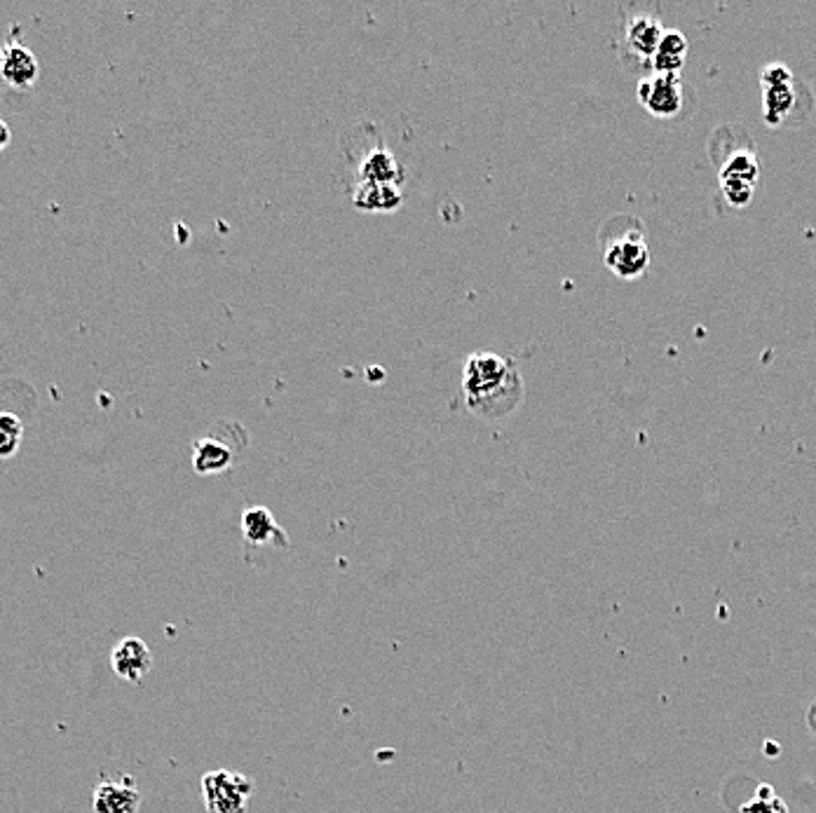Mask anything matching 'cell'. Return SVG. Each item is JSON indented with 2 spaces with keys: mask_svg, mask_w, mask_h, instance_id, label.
Wrapping results in <instances>:
<instances>
[{
  "mask_svg": "<svg viewBox=\"0 0 816 813\" xmlns=\"http://www.w3.org/2000/svg\"><path fill=\"white\" fill-rule=\"evenodd\" d=\"M603 260L612 275L626 281L638 279L646 272L650 268V248L640 228L624 232L620 238H612L603 248Z\"/></svg>",
  "mask_w": 816,
  "mask_h": 813,
  "instance_id": "cell-3",
  "label": "cell"
},
{
  "mask_svg": "<svg viewBox=\"0 0 816 813\" xmlns=\"http://www.w3.org/2000/svg\"><path fill=\"white\" fill-rule=\"evenodd\" d=\"M638 101L652 118H676L683 111L679 75H652L638 83Z\"/></svg>",
  "mask_w": 816,
  "mask_h": 813,
  "instance_id": "cell-4",
  "label": "cell"
},
{
  "mask_svg": "<svg viewBox=\"0 0 816 813\" xmlns=\"http://www.w3.org/2000/svg\"><path fill=\"white\" fill-rule=\"evenodd\" d=\"M795 104H797V94H795L793 83L777 85V87H763L765 122L772 124V128H779V124L793 113Z\"/></svg>",
  "mask_w": 816,
  "mask_h": 813,
  "instance_id": "cell-14",
  "label": "cell"
},
{
  "mask_svg": "<svg viewBox=\"0 0 816 813\" xmlns=\"http://www.w3.org/2000/svg\"><path fill=\"white\" fill-rule=\"evenodd\" d=\"M242 535L251 546H273V549H289V535L275 521V515L265 507H249L242 513Z\"/></svg>",
  "mask_w": 816,
  "mask_h": 813,
  "instance_id": "cell-8",
  "label": "cell"
},
{
  "mask_svg": "<svg viewBox=\"0 0 816 813\" xmlns=\"http://www.w3.org/2000/svg\"><path fill=\"white\" fill-rule=\"evenodd\" d=\"M667 28L659 24L650 14H636L626 22V45L629 50L643 59H650L657 54L659 43H662Z\"/></svg>",
  "mask_w": 816,
  "mask_h": 813,
  "instance_id": "cell-10",
  "label": "cell"
},
{
  "mask_svg": "<svg viewBox=\"0 0 816 813\" xmlns=\"http://www.w3.org/2000/svg\"><path fill=\"white\" fill-rule=\"evenodd\" d=\"M807 720H809V727L816 731V703H814V706L809 708V715H807Z\"/></svg>",
  "mask_w": 816,
  "mask_h": 813,
  "instance_id": "cell-20",
  "label": "cell"
},
{
  "mask_svg": "<svg viewBox=\"0 0 816 813\" xmlns=\"http://www.w3.org/2000/svg\"><path fill=\"white\" fill-rule=\"evenodd\" d=\"M357 177H359V183H383V185L401 187L406 171L395 155L387 150V146L375 144L373 148L364 153V158L359 160Z\"/></svg>",
  "mask_w": 816,
  "mask_h": 813,
  "instance_id": "cell-9",
  "label": "cell"
},
{
  "mask_svg": "<svg viewBox=\"0 0 816 813\" xmlns=\"http://www.w3.org/2000/svg\"><path fill=\"white\" fill-rule=\"evenodd\" d=\"M24 439V422L14 413H0V460L12 458Z\"/></svg>",
  "mask_w": 816,
  "mask_h": 813,
  "instance_id": "cell-16",
  "label": "cell"
},
{
  "mask_svg": "<svg viewBox=\"0 0 816 813\" xmlns=\"http://www.w3.org/2000/svg\"><path fill=\"white\" fill-rule=\"evenodd\" d=\"M200 790L207 813H249L256 786L242 772L212 769L202 774Z\"/></svg>",
  "mask_w": 816,
  "mask_h": 813,
  "instance_id": "cell-2",
  "label": "cell"
},
{
  "mask_svg": "<svg viewBox=\"0 0 816 813\" xmlns=\"http://www.w3.org/2000/svg\"><path fill=\"white\" fill-rule=\"evenodd\" d=\"M465 405L481 420H505L524 401V378L514 359L495 352H475L463 366Z\"/></svg>",
  "mask_w": 816,
  "mask_h": 813,
  "instance_id": "cell-1",
  "label": "cell"
},
{
  "mask_svg": "<svg viewBox=\"0 0 816 813\" xmlns=\"http://www.w3.org/2000/svg\"><path fill=\"white\" fill-rule=\"evenodd\" d=\"M687 57V38L681 31H667L659 50L652 57V69L657 75H679Z\"/></svg>",
  "mask_w": 816,
  "mask_h": 813,
  "instance_id": "cell-13",
  "label": "cell"
},
{
  "mask_svg": "<svg viewBox=\"0 0 816 813\" xmlns=\"http://www.w3.org/2000/svg\"><path fill=\"white\" fill-rule=\"evenodd\" d=\"M740 813H789V806L772 786H760L756 794L740 809Z\"/></svg>",
  "mask_w": 816,
  "mask_h": 813,
  "instance_id": "cell-17",
  "label": "cell"
},
{
  "mask_svg": "<svg viewBox=\"0 0 816 813\" xmlns=\"http://www.w3.org/2000/svg\"><path fill=\"white\" fill-rule=\"evenodd\" d=\"M760 83L763 87H777V85H789L793 83V73L787 64H779V61H772V64H765L760 69Z\"/></svg>",
  "mask_w": 816,
  "mask_h": 813,
  "instance_id": "cell-18",
  "label": "cell"
},
{
  "mask_svg": "<svg viewBox=\"0 0 816 813\" xmlns=\"http://www.w3.org/2000/svg\"><path fill=\"white\" fill-rule=\"evenodd\" d=\"M141 806V792L130 776L108 778L94 788V813H136Z\"/></svg>",
  "mask_w": 816,
  "mask_h": 813,
  "instance_id": "cell-7",
  "label": "cell"
},
{
  "mask_svg": "<svg viewBox=\"0 0 816 813\" xmlns=\"http://www.w3.org/2000/svg\"><path fill=\"white\" fill-rule=\"evenodd\" d=\"M10 141H12V132H10L8 124L0 120V153H3L10 146Z\"/></svg>",
  "mask_w": 816,
  "mask_h": 813,
  "instance_id": "cell-19",
  "label": "cell"
},
{
  "mask_svg": "<svg viewBox=\"0 0 816 813\" xmlns=\"http://www.w3.org/2000/svg\"><path fill=\"white\" fill-rule=\"evenodd\" d=\"M36 54L17 40H8L0 47V77L14 89H31L38 81Z\"/></svg>",
  "mask_w": 816,
  "mask_h": 813,
  "instance_id": "cell-6",
  "label": "cell"
},
{
  "mask_svg": "<svg viewBox=\"0 0 816 813\" xmlns=\"http://www.w3.org/2000/svg\"><path fill=\"white\" fill-rule=\"evenodd\" d=\"M232 460H235L232 448L226 441L216 439V436L200 439L193 446V469L202 476L226 472V469L232 464Z\"/></svg>",
  "mask_w": 816,
  "mask_h": 813,
  "instance_id": "cell-12",
  "label": "cell"
},
{
  "mask_svg": "<svg viewBox=\"0 0 816 813\" xmlns=\"http://www.w3.org/2000/svg\"><path fill=\"white\" fill-rule=\"evenodd\" d=\"M760 177V162L753 150H736L720 167V181H740L756 185Z\"/></svg>",
  "mask_w": 816,
  "mask_h": 813,
  "instance_id": "cell-15",
  "label": "cell"
},
{
  "mask_svg": "<svg viewBox=\"0 0 816 813\" xmlns=\"http://www.w3.org/2000/svg\"><path fill=\"white\" fill-rule=\"evenodd\" d=\"M404 202V193L397 185L383 183H357L352 193V205L367 214L397 211Z\"/></svg>",
  "mask_w": 816,
  "mask_h": 813,
  "instance_id": "cell-11",
  "label": "cell"
},
{
  "mask_svg": "<svg viewBox=\"0 0 816 813\" xmlns=\"http://www.w3.org/2000/svg\"><path fill=\"white\" fill-rule=\"evenodd\" d=\"M111 668L120 680L136 684L151 674L153 652L141 638L128 635L116 643L111 652Z\"/></svg>",
  "mask_w": 816,
  "mask_h": 813,
  "instance_id": "cell-5",
  "label": "cell"
}]
</instances>
